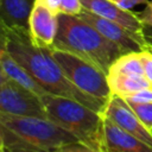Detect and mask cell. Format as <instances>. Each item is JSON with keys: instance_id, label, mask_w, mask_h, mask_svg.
Listing matches in <instances>:
<instances>
[{"instance_id": "obj_8", "label": "cell", "mask_w": 152, "mask_h": 152, "mask_svg": "<svg viewBox=\"0 0 152 152\" xmlns=\"http://www.w3.org/2000/svg\"><path fill=\"white\" fill-rule=\"evenodd\" d=\"M101 115L110 120L125 132L152 146V131L139 119L135 112L122 97L112 94L106 101Z\"/></svg>"}, {"instance_id": "obj_16", "label": "cell", "mask_w": 152, "mask_h": 152, "mask_svg": "<svg viewBox=\"0 0 152 152\" xmlns=\"http://www.w3.org/2000/svg\"><path fill=\"white\" fill-rule=\"evenodd\" d=\"M127 103L135 112L139 119L152 131V103H132V102H127Z\"/></svg>"}, {"instance_id": "obj_7", "label": "cell", "mask_w": 152, "mask_h": 152, "mask_svg": "<svg viewBox=\"0 0 152 152\" xmlns=\"http://www.w3.org/2000/svg\"><path fill=\"white\" fill-rule=\"evenodd\" d=\"M78 17L95 27L104 38L116 44L124 51V53L140 51L148 46L144 38V34L132 32L115 21L102 18L84 8L80 12Z\"/></svg>"}, {"instance_id": "obj_19", "label": "cell", "mask_w": 152, "mask_h": 152, "mask_svg": "<svg viewBox=\"0 0 152 152\" xmlns=\"http://www.w3.org/2000/svg\"><path fill=\"white\" fill-rule=\"evenodd\" d=\"M52 152H101V150H96L81 141H75V142L66 144Z\"/></svg>"}, {"instance_id": "obj_2", "label": "cell", "mask_w": 152, "mask_h": 152, "mask_svg": "<svg viewBox=\"0 0 152 152\" xmlns=\"http://www.w3.org/2000/svg\"><path fill=\"white\" fill-rule=\"evenodd\" d=\"M52 48L76 55L106 74L113 62L124 55L116 44L104 38L90 24L78 15L68 14H58V31Z\"/></svg>"}, {"instance_id": "obj_5", "label": "cell", "mask_w": 152, "mask_h": 152, "mask_svg": "<svg viewBox=\"0 0 152 152\" xmlns=\"http://www.w3.org/2000/svg\"><path fill=\"white\" fill-rule=\"evenodd\" d=\"M50 52L74 86L83 93L106 103L110 97L112 91L104 71L93 63L70 52L53 48L50 49Z\"/></svg>"}, {"instance_id": "obj_13", "label": "cell", "mask_w": 152, "mask_h": 152, "mask_svg": "<svg viewBox=\"0 0 152 152\" xmlns=\"http://www.w3.org/2000/svg\"><path fill=\"white\" fill-rule=\"evenodd\" d=\"M36 0H0V24L28 30V19Z\"/></svg>"}, {"instance_id": "obj_23", "label": "cell", "mask_w": 152, "mask_h": 152, "mask_svg": "<svg viewBox=\"0 0 152 152\" xmlns=\"http://www.w3.org/2000/svg\"><path fill=\"white\" fill-rule=\"evenodd\" d=\"M42 1L45 6H48L49 8H51L53 12H56L57 14H59V5H61V0H39Z\"/></svg>"}, {"instance_id": "obj_25", "label": "cell", "mask_w": 152, "mask_h": 152, "mask_svg": "<svg viewBox=\"0 0 152 152\" xmlns=\"http://www.w3.org/2000/svg\"><path fill=\"white\" fill-rule=\"evenodd\" d=\"M0 152H13V150L7 144H5L4 141L0 140Z\"/></svg>"}, {"instance_id": "obj_11", "label": "cell", "mask_w": 152, "mask_h": 152, "mask_svg": "<svg viewBox=\"0 0 152 152\" xmlns=\"http://www.w3.org/2000/svg\"><path fill=\"white\" fill-rule=\"evenodd\" d=\"M103 152H152V146L125 132L110 120L103 118L102 128Z\"/></svg>"}, {"instance_id": "obj_18", "label": "cell", "mask_w": 152, "mask_h": 152, "mask_svg": "<svg viewBox=\"0 0 152 152\" xmlns=\"http://www.w3.org/2000/svg\"><path fill=\"white\" fill-rule=\"evenodd\" d=\"M83 10L81 0H61L59 5V14L68 15H78Z\"/></svg>"}, {"instance_id": "obj_4", "label": "cell", "mask_w": 152, "mask_h": 152, "mask_svg": "<svg viewBox=\"0 0 152 152\" xmlns=\"http://www.w3.org/2000/svg\"><path fill=\"white\" fill-rule=\"evenodd\" d=\"M40 99L48 119L72 134L78 141L102 150L103 116L99 112L72 99L48 91Z\"/></svg>"}, {"instance_id": "obj_27", "label": "cell", "mask_w": 152, "mask_h": 152, "mask_svg": "<svg viewBox=\"0 0 152 152\" xmlns=\"http://www.w3.org/2000/svg\"><path fill=\"white\" fill-rule=\"evenodd\" d=\"M101 152H103V151H102V150H101Z\"/></svg>"}, {"instance_id": "obj_1", "label": "cell", "mask_w": 152, "mask_h": 152, "mask_svg": "<svg viewBox=\"0 0 152 152\" xmlns=\"http://www.w3.org/2000/svg\"><path fill=\"white\" fill-rule=\"evenodd\" d=\"M0 26L1 48L7 50L48 93L72 99L101 114L104 102L74 86L52 57L50 49L39 48L32 43L28 30L13 28L2 24Z\"/></svg>"}, {"instance_id": "obj_24", "label": "cell", "mask_w": 152, "mask_h": 152, "mask_svg": "<svg viewBox=\"0 0 152 152\" xmlns=\"http://www.w3.org/2000/svg\"><path fill=\"white\" fill-rule=\"evenodd\" d=\"M142 34H144V38H145L147 45L152 46V26H145L144 25Z\"/></svg>"}, {"instance_id": "obj_22", "label": "cell", "mask_w": 152, "mask_h": 152, "mask_svg": "<svg viewBox=\"0 0 152 152\" xmlns=\"http://www.w3.org/2000/svg\"><path fill=\"white\" fill-rule=\"evenodd\" d=\"M110 1H113L115 5L127 11H132L133 7L138 5H146L148 2V0H110Z\"/></svg>"}, {"instance_id": "obj_3", "label": "cell", "mask_w": 152, "mask_h": 152, "mask_svg": "<svg viewBox=\"0 0 152 152\" xmlns=\"http://www.w3.org/2000/svg\"><path fill=\"white\" fill-rule=\"evenodd\" d=\"M0 140L13 152H52L66 144L78 141L50 119L0 113Z\"/></svg>"}, {"instance_id": "obj_14", "label": "cell", "mask_w": 152, "mask_h": 152, "mask_svg": "<svg viewBox=\"0 0 152 152\" xmlns=\"http://www.w3.org/2000/svg\"><path fill=\"white\" fill-rule=\"evenodd\" d=\"M108 84L112 94L126 99L127 96L145 89L152 88L150 82L145 76H134V75H107Z\"/></svg>"}, {"instance_id": "obj_15", "label": "cell", "mask_w": 152, "mask_h": 152, "mask_svg": "<svg viewBox=\"0 0 152 152\" xmlns=\"http://www.w3.org/2000/svg\"><path fill=\"white\" fill-rule=\"evenodd\" d=\"M107 75H134L144 76V69L139 51L127 52L118 57L110 65Z\"/></svg>"}, {"instance_id": "obj_6", "label": "cell", "mask_w": 152, "mask_h": 152, "mask_svg": "<svg viewBox=\"0 0 152 152\" xmlns=\"http://www.w3.org/2000/svg\"><path fill=\"white\" fill-rule=\"evenodd\" d=\"M0 113L48 119L40 96L0 72Z\"/></svg>"}, {"instance_id": "obj_21", "label": "cell", "mask_w": 152, "mask_h": 152, "mask_svg": "<svg viewBox=\"0 0 152 152\" xmlns=\"http://www.w3.org/2000/svg\"><path fill=\"white\" fill-rule=\"evenodd\" d=\"M137 14L145 26H152V0H148V2L145 5V8L140 12H137Z\"/></svg>"}, {"instance_id": "obj_26", "label": "cell", "mask_w": 152, "mask_h": 152, "mask_svg": "<svg viewBox=\"0 0 152 152\" xmlns=\"http://www.w3.org/2000/svg\"><path fill=\"white\" fill-rule=\"evenodd\" d=\"M148 48H150V49H151V50H152V46H148Z\"/></svg>"}, {"instance_id": "obj_20", "label": "cell", "mask_w": 152, "mask_h": 152, "mask_svg": "<svg viewBox=\"0 0 152 152\" xmlns=\"http://www.w3.org/2000/svg\"><path fill=\"white\" fill-rule=\"evenodd\" d=\"M124 100L127 102H132V103H152V88L150 87V88L141 89L127 96Z\"/></svg>"}, {"instance_id": "obj_10", "label": "cell", "mask_w": 152, "mask_h": 152, "mask_svg": "<svg viewBox=\"0 0 152 152\" xmlns=\"http://www.w3.org/2000/svg\"><path fill=\"white\" fill-rule=\"evenodd\" d=\"M81 4L84 10L91 13L115 21L132 32L142 34L144 24L137 12L124 10L110 0H81Z\"/></svg>"}, {"instance_id": "obj_17", "label": "cell", "mask_w": 152, "mask_h": 152, "mask_svg": "<svg viewBox=\"0 0 152 152\" xmlns=\"http://www.w3.org/2000/svg\"><path fill=\"white\" fill-rule=\"evenodd\" d=\"M139 53H140V59L144 69V76L152 86V50L147 46L140 50Z\"/></svg>"}, {"instance_id": "obj_12", "label": "cell", "mask_w": 152, "mask_h": 152, "mask_svg": "<svg viewBox=\"0 0 152 152\" xmlns=\"http://www.w3.org/2000/svg\"><path fill=\"white\" fill-rule=\"evenodd\" d=\"M0 72L5 74L7 77L38 96H42L46 93V90L33 78V76L4 48H0Z\"/></svg>"}, {"instance_id": "obj_9", "label": "cell", "mask_w": 152, "mask_h": 152, "mask_svg": "<svg viewBox=\"0 0 152 152\" xmlns=\"http://www.w3.org/2000/svg\"><path fill=\"white\" fill-rule=\"evenodd\" d=\"M58 31V14L36 0L28 19V33L36 46L51 49Z\"/></svg>"}]
</instances>
